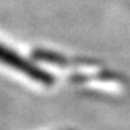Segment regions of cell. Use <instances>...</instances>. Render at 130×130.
<instances>
[{"instance_id": "cell-1", "label": "cell", "mask_w": 130, "mask_h": 130, "mask_svg": "<svg viewBox=\"0 0 130 130\" xmlns=\"http://www.w3.org/2000/svg\"><path fill=\"white\" fill-rule=\"evenodd\" d=\"M0 62L17 70V71H20L23 72L24 75L29 76L30 78L36 80L37 82L39 84H43V85H47V86H51L54 84L56 78L45 72L44 70L39 68L38 66L28 62L27 59H24L23 57H20L19 54H17L14 51L4 47L0 44Z\"/></svg>"}, {"instance_id": "cell-2", "label": "cell", "mask_w": 130, "mask_h": 130, "mask_svg": "<svg viewBox=\"0 0 130 130\" xmlns=\"http://www.w3.org/2000/svg\"><path fill=\"white\" fill-rule=\"evenodd\" d=\"M33 57L36 59L44 61L47 63H51V64H54V66H58V67H67V66L73 64L72 62H70L63 56L57 54V53H52V52H45V51H36L33 53Z\"/></svg>"}]
</instances>
